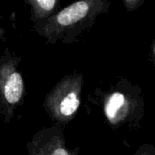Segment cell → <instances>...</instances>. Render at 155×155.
<instances>
[{
	"instance_id": "obj_4",
	"label": "cell",
	"mask_w": 155,
	"mask_h": 155,
	"mask_svg": "<svg viewBox=\"0 0 155 155\" xmlns=\"http://www.w3.org/2000/svg\"><path fill=\"white\" fill-rule=\"evenodd\" d=\"M25 91L24 80L16 70L15 59H0V109L6 117H12L15 107L20 104Z\"/></svg>"
},
{
	"instance_id": "obj_1",
	"label": "cell",
	"mask_w": 155,
	"mask_h": 155,
	"mask_svg": "<svg viewBox=\"0 0 155 155\" xmlns=\"http://www.w3.org/2000/svg\"><path fill=\"white\" fill-rule=\"evenodd\" d=\"M110 5V0L77 1L48 19L37 22L35 30L49 43L62 40L63 43L71 44L84 31L90 30L96 18L108 12Z\"/></svg>"
},
{
	"instance_id": "obj_2",
	"label": "cell",
	"mask_w": 155,
	"mask_h": 155,
	"mask_svg": "<svg viewBox=\"0 0 155 155\" xmlns=\"http://www.w3.org/2000/svg\"><path fill=\"white\" fill-rule=\"evenodd\" d=\"M103 114L108 125L114 131L141 128L145 114L143 89L125 78H119L106 91H98Z\"/></svg>"
},
{
	"instance_id": "obj_6",
	"label": "cell",
	"mask_w": 155,
	"mask_h": 155,
	"mask_svg": "<svg viewBox=\"0 0 155 155\" xmlns=\"http://www.w3.org/2000/svg\"><path fill=\"white\" fill-rule=\"evenodd\" d=\"M27 3L32 7V16L36 23L51 17L58 5L56 0H30Z\"/></svg>"
},
{
	"instance_id": "obj_8",
	"label": "cell",
	"mask_w": 155,
	"mask_h": 155,
	"mask_svg": "<svg viewBox=\"0 0 155 155\" xmlns=\"http://www.w3.org/2000/svg\"><path fill=\"white\" fill-rule=\"evenodd\" d=\"M144 2L145 0H123L122 1L124 7L129 12H134L137 10L144 4Z\"/></svg>"
},
{
	"instance_id": "obj_5",
	"label": "cell",
	"mask_w": 155,
	"mask_h": 155,
	"mask_svg": "<svg viewBox=\"0 0 155 155\" xmlns=\"http://www.w3.org/2000/svg\"><path fill=\"white\" fill-rule=\"evenodd\" d=\"M29 155H77L78 149H67L64 137L57 127L39 131L27 144Z\"/></svg>"
},
{
	"instance_id": "obj_7",
	"label": "cell",
	"mask_w": 155,
	"mask_h": 155,
	"mask_svg": "<svg viewBox=\"0 0 155 155\" xmlns=\"http://www.w3.org/2000/svg\"><path fill=\"white\" fill-rule=\"evenodd\" d=\"M133 155H155V146L150 143L142 144L137 148Z\"/></svg>"
},
{
	"instance_id": "obj_3",
	"label": "cell",
	"mask_w": 155,
	"mask_h": 155,
	"mask_svg": "<svg viewBox=\"0 0 155 155\" xmlns=\"http://www.w3.org/2000/svg\"><path fill=\"white\" fill-rule=\"evenodd\" d=\"M84 76L76 73L64 77L48 94L44 106L54 121L66 124L75 115L81 104Z\"/></svg>"
},
{
	"instance_id": "obj_9",
	"label": "cell",
	"mask_w": 155,
	"mask_h": 155,
	"mask_svg": "<svg viewBox=\"0 0 155 155\" xmlns=\"http://www.w3.org/2000/svg\"><path fill=\"white\" fill-rule=\"evenodd\" d=\"M152 54H153V58L155 61V39L152 43Z\"/></svg>"
},
{
	"instance_id": "obj_10",
	"label": "cell",
	"mask_w": 155,
	"mask_h": 155,
	"mask_svg": "<svg viewBox=\"0 0 155 155\" xmlns=\"http://www.w3.org/2000/svg\"><path fill=\"white\" fill-rule=\"evenodd\" d=\"M3 35H4V31H3L2 28H0V41H1L2 37H3Z\"/></svg>"
}]
</instances>
